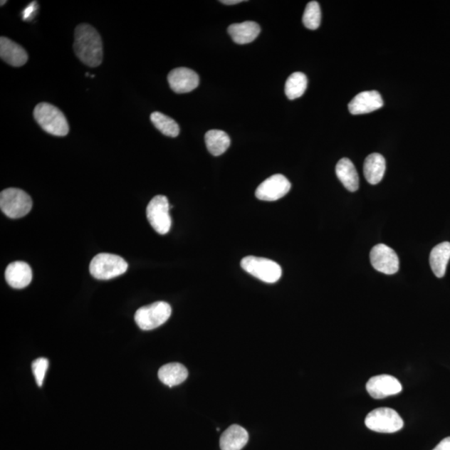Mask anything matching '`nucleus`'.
<instances>
[{"label":"nucleus","mask_w":450,"mask_h":450,"mask_svg":"<svg viewBox=\"0 0 450 450\" xmlns=\"http://www.w3.org/2000/svg\"><path fill=\"white\" fill-rule=\"evenodd\" d=\"M365 422L367 428L378 433H395L404 427L402 418L390 408H379L371 411Z\"/></svg>","instance_id":"obj_7"},{"label":"nucleus","mask_w":450,"mask_h":450,"mask_svg":"<svg viewBox=\"0 0 450 450\" xmlns=\"http://www.w3.org/2000/svg\"><path fill=\"white\" fill-rule=\"evenodd\" d=\"M248 441L247 430L238 424H233L220 437L219 445L221 450H241Z\"/></svg>","instance_id":"obj_16"},{"label":"nucleus","mask_w":450,"mask_h":450,"mask_svg":"<svg viewBox=\"0 0 450 450\" xmlns=\"http://www.w3.org/2000/svg\"><path fill=\"white\" fill-rule=\"evenodd\" d=\"M32 278L31 268L26 262L11 263L6 271V280L9 286L18 290L27 287L31 283Z\"/></svg>","instance_id":"obj_15"},{"label":"nucleus","mask_w":450,"mask_h":450,"mask_svg":"<svg viewBox=\"0 0 450 450\" xmlns=\"http://www.w3.org/2000/svg\"><path fill=\"white\" fill-rule=\"evenodd\" d=\"M366 389L372 398L381 399L399 394L402 385L394 376L381 375L372 377L366 384Z\"/></svg>","instance_id":"obj_11"},{"label":"nucleus","mask_w":450,"mask_h":450,"mask_svg":"<svg viewBox=\"0 0 450 450\" xmlns=\"http://www.w3.org/2000/svg\"><path fill=\"white\" fill-rule=\"evenodd\" d=\"M32 199L23 190L9 188L0 194V208L9 218L19 219L26 216L32 209Z\"/></svg>","instance_id":"obj_4"},{"label":"nucleus","mask_w":450,"mask_h":450,"mask_svg":"<svg viewBox=\"0 0 450 450\" xmlns=\"http://www.w3.org/2000/svg\"><path fill=\"white\" fill-rule=\"evenodd\" d=\"M73 51L82 63L92 68L100 66L104 57L100 33L87 23L78 26L75 31Z\"/></svg>","instance_id":"obj_1"},{"label":"nucleus","mask_w":450,"mask_h":450,"mask_svg":"<svg viewBox=\"0 0 450 450\" xmlns=\"http://www.w3.org/2000/svg\"><path fill=\"white\" fill-rule=\"evenodd\" d=\"M433 450H450V437L444 439Z\"/></svg>","instance_id":"obj_27"},{"label":"nucleus","mask_w":450,"mask_h":450,"mask_svg":"<svg viewBox=\"0 0 450 450\" xmlns=\"http://www.w3.org/2000/svg\"><path fill=\"white\" fill-rule=\"evenodd\" d=\"M386 169V162L383 155L371 154L365 159L364 174L370 184H377L382 180Z\"/></svg>","instance_id":"obj_19"},{"label":"nucleus","mask_w":450,"mask_h":450,"mask_svg":"<svg viewBox=\"0 0 450 450\" xmlns=\"http://www.w3.org/2000/svg\"><path fill=\"white\" fill-rule=\"evenodd\" d=\"M370 261L376 271L385 275H394L399 271V259L397 253L386 244H380L372 248Z\"/></svg>","instance_id":"obj_9"},{"label":"nucleus","mask_w":450,"mask_h":450,"mask_svg":"<svg viewBox=\"0 0 450 450\" xmlns=\"http://www.w3.org/2000/svg\"><path fill=\"white\" fill-rule=\"evenodd\" d=\"M220 2L224 4H227V6H233V4H237L244 2V0H223V1Z\"/></svg>","instance_id":"obj_28"},{"label":"nucleus","mask_w":450,"mask_h":450,"mask_svg":"<svg viewBox=\"0 0 450 450\" xmlns=\"http://www.w3.org/2000/svg\"><path fill=\"white\" fill-rule=\"evenodd\" d=\"M450 259V243L444 242L435 246L430 253L429 263L435 276L442 278L446 273Z\"/></svg>","instance_id":"obj_21"},{"label":"nucleus","mask_w":450,"mask_h":450,"mask_svg":"<svg viewBox=\"0 0 450 450\" xmlns=\"http://www.w3.org/2000/svg\"><path fill=\"white\" fill-rule=\"evenodd\" d=\"M231 143V138L224 131L212 130L205 135V144L209 152L214 156H219L226 152Z\"/></svg>","instance_id":"obj_22"},{"label":"nucleus","mask_w":450,"mask_h":450,"mask_svg":"<svg viewBox=\"0 0 450 450\" xmlns=\"http://www.w3.org/2000/svg\"><path fill=\"white\" fill-rule=\"evenodd\" d=\"M128 270V263L116 254L102 253L92 259L90 265L91 276L97 280H111L122 275Z\"/></svg>","instance_id":"obj_3"},{"label":"nucleus","mask_w":450,"mask_h":450,"mask_svg":"<svg viewBox=\"0 0 450 450\" xmlns=\"http://www.w3.org/2000/svg\"><path fill=\"white\" fill-rule=\"evenodd\" d=\"M169 209V200L164 195L154 197L147 206V219L151 226L159 234H166L170 231L172 220Z\"/></svg>","instance_id":"obj_8"},{"label":"nucleus","mask_w":450,"mask_h":450,"mask_svg":"<svg viewBox=\"0 0 450 450\" xmlns=\"http://www.w3.org/2000/svg\"><path fill=\"white\" fill-rule=\"evenodd\" d=\"M338 179L350 192H355L359 189L360 179L355 166L348 158L341 159L335 168Z\"/></svg>","instance_id":"obj_18"},{"label":"nucleus","mask_w":450,"mask_h":450,"mask_svg":"<svg viewBox=\"0 0 450 450\" xmlns=\"http://www.w3.org/2000/svg\"><path fill=\"white\" fill-rule=\"evenodd\" d=\"M189 375L188 370L185 366L179 363H170L161 367L158 376L161 382L169 387L179 385L187 380Z\"/></svg>","instance_id":"obj_20"},{"label":"nucleus","mask_w":450,"mask_h":450,"mask_svg":"<svg viewBox=\"0 0 450 450\" xmlns=\"http://www.w3.org/2000/svg\"><path fill=\"white\" fill-rule=\"evenodd\" d=\"M308 80L305 73L295 72L288 78L286 84V94L288 100H295L305 94Z\"/></svg>","instance_id":"obj_23"},{"label":"nucleus","mask_w":450,"mask_h":450,"mask_svg":"<svg viewBox=\"0 0 450 450\" xmlns=\"http://www.w3.org/2000/svg\"><path fill=\"white\" fill-rule=\"evenodd\" d=\"M321 23V11L319 3L311 1L307 4L304 16H303V23L311 31H315L320 27Z\"/></svg>","instance_id":"obj_25"},{"label":"nucleus","mask_w":450,"mask_h":450,"mask_svg":"<svg viewBox=\"0 0 450 450\" xmlns=\"http://www.w3.org/2000/svg\"><path fill=\"white\" fill-rule=\"evenodd\" d=\"M0 57L8 65L21 67L28 61V53L19 43L6 37L0 38Z\"/></svg>","instance_id":"obj_14"},{"label":"nucleus","mask_w":450,"mask_h":450,"mask_svg":"<svg viewBox=\"0 0 450 450\" xmlns=\"http://www.w3.org/2000/svg\"><path fill=\"white\" fill-rule=\"evenodd\" d=\"M153 125L163 135L175 138L179 135V126L175 120L160 112H154L150 115Z\"/></svg>","instance_id":"obj_24"},{"label":"nucleus","mask_w":450,"mask_h":450,"mask_svg":"<svg viewBox=\"0 0 450 450\" xmlns=\"http://www.w3.org/2000/svg\"><path fill=\"white\" fill-rule=\"evenodd\" d=\"M169 85L177 94H185L197 89L199 78L197 73L188 68H177L168 75Z\"/></svg>","instance_id":"obj_12"},{"label":"nucleus","mask_w":450,"mask_h":450,"mask_svg":"<svg viewBox=\"0 0 450 450\" xmlns=\"http://www.w3.org/2000/svg\"><path fill=\"white\" fill-rule=\"evenodd\" d=\"M48 360L46 358H40L34 360L32 363V370L36 378V383L40 387L45 380L46 372L48 369Z\"/></svg>","instance_id":"obj_26"},{"label":"nucleus","mask_w":450,"mask_h":450,"mask_svg":"<svg viewBox=\"0 0 450 450\" xmlns=\"http://www.w3.org/2000/svg\"><path fill=\"white\" fill-rule=\"evenodd\" d=\"M384 101L380 93L375 90L365 91L357 95L349 104L350 114L354 115L369 114L382 108Z\"/></svg>","instance_id":"obj_13"},{"label":"nucleus","mask_w":450,"mask_h":450,"mask_svg":"<svg viewBox=\"0 0 450 450\" xmlns=\"http://www.w3.org/2000/svg\"><path fill=\"white\" fill-rule=\"evenodd\" d=\"M172 314L168 303L155 302L152 305L141 307L136 311L135 320L137 325L143 330H152L164 324Z\"/></svg>","instance_id":"obj_6"},{"label":"nucleus","mask_w":450,"mask_h":450,"mask_svg":"<svg viewBox=\"0 0 450 450\" xmlns=\"http://www.w3.org/2000/svg\"><path fill=\"white\" fill-rule=\"evenodd\" d=\"M291 184L290 181L282 174L271 176L263 181L256 189V195L258 199L263 202H276V200L286 197L290 192Z\"/></svg>","instance_id":"obj_10"},{"label":"nucleus","mask_w":450,"mask_h":450,"mask_svg":"<svg viewBox=\"0 0 450 450\" xmlns=\"http://www.w3.org/2000/svg\"><path fill=\"white\" fill-rule=\"evenodd\" d=\"M4 3H6V1H1V6H3V4H4Z\"/></svg>","instance_id":"obj_29"},{"label":"nucleus","mask_w":450,"mask_h":450,"mask_svg":"<svg viewBox=\"0 0 450 450\" xmlns=\"http://www.w3.org/2000/svg\"><path fill=\"white\" fill-rule=\"evenodd\" d=\"M33 117L38 125L55 136H66L70 131L68 120L63 112L48 103H40L34 108Z\"/></svg>","instance_id":"obj_2"},{"label":"nucleus","mask_w":450,"mask_h":450,"mask_svg":"<svg viewBox=\"0 0 450 450\" xmlns=\"http://www.w3.org/2000/svg\"><path fill=\"white\" fill-rule=\"evenodd\" d=\"M261 27L256 22L246 21L233 23L228 28L229 36L234 43L239 45H246L253 42L261 33Z\"/></svg>","instance_id":"obj_17"},{"label":"nucleus","mask_w":450,"mask_h":450,"mask_svg":"<svg viewBox=\"0 0 450 450\" xmlns=\"http://www.w3.org/2000/svg\"><path fill=\"white\" fill-rule=\"evenodd\" d=\"M241 266L249 275L268 283H276L282 276L280 265L266 258L247 256L242 259Z\"/></svg>","instance_id":"obj_5"}]
</instances>
